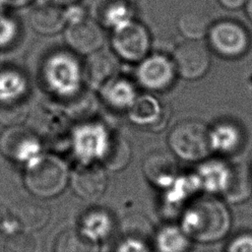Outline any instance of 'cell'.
Instances as JSON below:
<instances>
[{
	"instance_id": "obj_26",
	"label": "cell",
	"mask_w": 252,
	"mask_h": 252,
	"mask_svg": "<svg viewBox=\"0 0 252 252\" xmlns=\"http://www.w3.org/2000/svg\"><path fill=\"white\" fill-rule=\"evenodd\" d=\"M205 186L211 192L223 193L227 187L230 177V167L220 162H211L204 170Z\"/></svg>"
},
{
	"instance_id": "obj_15",
	"label": "cell",
	"mask_w": 252,
	"mask_h": 252,
	"mask_svg": "<svg viewBox=\"0 0 252 252\" xmlns=\"http://www.w3.org/2000/svg\"><path fill=\"white\" fill-rule=\"evenodd\" d=\"M14 216L24 228L35 230L43 227L49 221L51 212L46 205L27 199L16 205Z\"/></svg>"
},
{
	"instance_id": "obj_19",
	"label": "cell",
	"mask_w": 252,
	"mask_h": 252,
	"mask_svg": "<svg viewBox=\"0 0 252 252\" xmlns=\"http://www.w3.org/2000/svg\"><path fill=\"white\" fill-rule=\"evenodd\" d=\"M114 71L115 61L108 53L97 50L90 54L86 65V75L92 85H102L114 75Z\"/></svg>"
},
{
	"instance_id": "obj_9",
	"label": "cell",
	"mask_w": 252,
	"mask_h": 252,
	"mask_svg": "<svg viewBox=\"0 0 252 252\" xmlns=\"http://www.w3.org/2000/svg\"><path fill=\"white\" fill-rule=\"evenodd\" d=\"M39 149L35 134L25 127L9 126L0 135V151L12 160L28 163L38 156Z\"/></svg>"
},
{
	"instance_id": "obj_33",
	"label": "cell",
	"mask_w": 252,
	"mask_h": 252,
	"mask_svg": "<svg viewBox=\"0 0 252 252\" xmlns=\"http://www.w3.org/2000/svg\"><path fill=\"white\" fill-rule=\"evenodd\" d=\"M245 6H246L247 15H248V17L251 19V21H252V0H247Z\"/></svg>"
},
{
	"instance_id": "obj_7",
	"label": "cell",
	"mask_w": 252,
	"mask_h": 252,
	"mask_svg": "<svg viewBox=\"0 0 252 252\" xmlns=\"http://www.w3.org/2000/svg\"><path fill=\"white\" fill-rule=\"evenodd\" d=\"M44 79L52 92L62 95L72 94L80 87L81 70L71 56L59 53L46 61Z\"/></svg>"
},
{
	"instance_id": "obj_28",
	"label": "cell",
	"mask_w": 252,
	"mask_h": 252,
	"mask_svg": "<svg viewBox=\"0 0 252 252\" xmlns=\"http://www.w3.org/2000/svg\"><path fill=\"white\" fill-rule=\"evenodd\" d=\"M36 241L28 232H14L8 235L3 243V252H35Z\"/></svg>"
},
{
	"instance_id": "obj_3",
	"label": "cell",
	"mask_w": 252,
	"mask_h": 252,
	"mask_svg": "<svg viewBox=\"0 0 252 252\" xmlns=\"http://www.w3.org/2000/svg\"><path fill=\"white\" fill-rule=\"evenodd\" d=\"M167 141L171 151L187 161L202 160L212 151L210 129L199 120L178 122L170 130Z\"/></svg>"
},
{
	"instance_id": "obj_17",
	"label": "cell",
	"mask_w": 252,
	"mask_h": 252,
	"mask_svg": "<svg viewBox=\"0 0 252 252\" xmlns=\"http://www.w3.org/2000/svg\"><path fill=\"white\" fill-rule=\"evenodd\" d=\"M103 99L115 108H129L136 99L133 85L124 78L112 76L101 85Z\"/></svg>"
},
{
	"instance_id": "obj_1",
	"label": "cell",
	"mask_w": 252,
	"mask_h": 252,
	"mask_svg": "<svg viewBox=\"0 0 252 252\" xmlns=\"http://www.w3.org/2000/svg\"><path fill=\"white\" fill-rule=\"evenodd\" d=\"M231 215L225 203L214 196L198 199L185 214L184 228L188 236L200 242H216L231 228Z\"/></svg>"
},
{
	"instance_id": "obj_23",
	"label": "cell",
	"mask_w": 252,
	"mask_h": 252,
	"mask_svg": "<svg viewBox=\"0 0 252 252\" xmlns=\"http://www.w3.org/2000/svg\"><path fill=\"white\" fill-rule=\"evenodd\" d=\"M25 79L16 71L5 70L0 72V102L25 99Z\"/></svg>"
},
{
	"instance_id": "obj_27",
	"label": "cell",
	"mask_w": 252,
	"mask_h": 252,
	"mask_svg": "<svg viewBox=\"0 0 252 252\" xmlns=\"http://www.w3.org/2000/svg\"><path fill=\"white\" fill-rule=\"evenodd\" d=\"M29 112V105L25 99L0 102V123L16 126L22 123Z\"/></svg>"
},
{
	"instance_id": "obj_2",
	"label": "cell",
	"mask_w": 252,
	"mask_h": 252,
	"mask_svg": "<svg viewBox=\"0 0 252 252\" xmlns=\"http://www.w3.org/2000/svg\"><path fill=\"white\" fill-rule=\"evenodd\" d=\"M66 164L52 155L37 156L27 163L24 174L26 187L35 196L49 198L58 195L66 186Z\"/></svg>"
},
{
	"instance_id": "obj_25",
	"label": "cell",
	"mask_w": 252,
	"mask_h": 252,
	"mask_svg": "<svg viewBox=\"0 0 252 252\" xmlns=\"http://www.w3.org/2000/svg\"><path fill=\"white\" fill-rule=\"evenodd\" d=\"M97 10L109 25H117L131 19V5L127 0H100Z\"/></svg>"
},
{
	"instance_id": "obj_22",
	"label": "cell",
	"mask_w": 252,
	"mask_h": 252,
	"mask_svg": "<svg viewBox=\"0 0 252 252\" xmlns=\"http://www.w3.org/2000/svg\"><path fill=\"white\" fill-rule=\"evenodd\" d=\"M129 109L130 119L139 125H154L157 123L161 107L158 101L148 94L137 96Z\"/></svg>"
},
{
	"instance_id": "obj_20",
	"label": "cell",
	"mask_w": 252,
	"mask_h": 252,
	"mask_svg": "<svg viewBox=\"0 0 252 252\" xmlns=\"http://www.w3.org/2000/svg\"><path fill=\"white\" fill-rule=\"evenodd\" d=\"M54 252H98V249L88 234L78 229H66L58 235Z\"/></svg>"
},
{
	"instance_id": "obj_16",
	"label": "cell",
	"mask_w": 252,
	"mask_h": 252,
	"mask_svg": "<svg viewBox=\"0 0 252 252\" xmlns=\"http://www.w3.org/2000/svg\"><path fill=\"white\" fill-rule=\"evenodd\" d=\"M212 151L224 155L235 153L242 145V131L235 123L224 121L210 129Z\"/></svg>"
},
{
	"instance_id": "obj_34",
	"label": "cell",
	"mask_w": 252,
	"mask_h": 252,
	"mask_svg": "<svg viewBox=\"0 0 252 252\" xmlns=\"http://www.w3.org/2000/svg\"><path fill=\"white\" fill-rule=\"evenodd\" d=\"M50 1H52V2H54V3H57V4H59V5H63V4H69V3H71V2H74V1H76V0H50Z\"/></svg>"
},
{
	"instance_id": "obj_6",
	"label": "cell",
	"mask_w": 252,
	"mask_h": 252,
	"mask_svg": "<svg viewBox=\"0 0 252 252\" xmlns=\"http://www.w3.org/2000/svg\"><path fill=\"white\" fill-rule=\"evenodd\" d=\"M208 36L211 47L220 56L230 59L243 55L250 44L246 29L231 20H222L211 25Z\"/></svg>"
},
{
	"instance_id": "obj_30",
	"label": "cell",
	"mask_w": 252,
	"mask_h": 252,
	"mask_svg": "<svg viewBox=\"0 0 252 252\" xmlns=\"http://www.w3.org/2000/svg\"><path fill=\"white\" fill-rule=\"evenodd\" d=\"M16 31V26L11 19L0 16V47H4L13 40Z\"/></svg>"
},
{
	"instance_id": "obj_32",
	"label": "cell",
	"mask_w": 252,
	"mask_h": 252,
	"mask_svg": "<svg viewBox=\"0 0 252 252\" xmlns=\"http://www.w3.org/2000/svg\"><path fill=\"white\" fill-rule=\"evenodd\" d=\"M3 2L10 4V5H15V6H21V5H25L32 0H2Z\"/></svg>"
},
{
	"instance_id": "obj_29",
	"label": "cell",
	"mask_w": 252,
	"mask_h": 252,
	"mask_svg": "<svg viewBox=\"0 0 252 252\" xmlns=\"http://www.w3.org/2000/svg\"><path fill=\"white\" fill-rule=\"evenodd\" d=\"M224 252H252V232H240L226 244Z\"/></svg>"
},
{
	"instance_id": "obj_24",
	"label": "cell",
	"mask_w": 252,
	"mask_h": 252,
	"mask_svg": "<svg viewBox=\"0 0 252 252\" xmlns=\"http://www.w3.org/2000/svg\"><path fill=\"white\" fill-rule=\"evenodd\" d=\"M130 158L131 149L128 142L121 137H116L109 139L106 151L101 158L109 169L120 170L129 162Z\"/></svg>"
},
{
	"instance_id": "obj_14",
	"label": "cell",
	"mask_w": 252,
	"mask_h": 252,
	"mask_svg": "<svg viewBox=\"0 0 252 252\" xmlns=\"http://www.w3.org/2000/svg\"><path fill=\"white\" fill-rule=\"evenodd\" d=\"M143 170L153 184L166 186L175 177L176 164L169 155L165 153H153L145 158Z\"/></svg>"
},
{
	"instance_id": "obj_31",
	"label": "cell",
	"mask_w": 252,
	"mask_h": 252,
	"mask_svg": "<svg viewBox=\"0 0 252 252\" xmlns=\"http://www.w3.org/2000/svg\"><path fill=\"white\" fill-rule=\"evenodd\" d=\"M221 6L226 9H238L245 6L247 0H218Z\"/></svg>"
},
{
	"instance_id": "obj_18",
	"label": "cell",
	"mask_w": 252,
	"mask_h": 252,
	"mask_svg": "<svg viewBox=\"0 0 252 252\" xmlns=\"http://www.w3.org/2000/svg\"><path fill=\"white\" fill-rule=\"evenodd\" d=\"M252 193V175L245 164H236L230 168V177L224 198L231 203H239L247 199Z\"/></svg>"
},
{
	"instance_id": "obj_11",
	"label": "cell",
	"mask_w": 252,
	"mask_h": 252,
	"mask_svg": "<svg viewBox=\"0 0 252 252\" xmlns=\"http://www.w3.org/2000/svg\"><path fill=\"white\" fill-rule=\"evenodd\" d=\"M71 183L81 198L88 201L96 200L106 189V173L102 166L94 161L83 162L73 171Z\"/></svg>"
},
{
	"instance_id": "obj_13",
	"label": "cell",
	"mask_w": 252,
	"mask_h": 252,
	"mask_svg": "<svg viewBox=\"0 0 252 252\" xmlns=\"http://www.w3.org/2000/svg\"><path fill=\"white\" fill-rule=\"evenodd\" d=\"M32 28L42 34H52L67 24V15L63 7L50 0L37 2L30 12Z\"/></svg>"
},
{
	"instance_id": "obj_21",
	"label": "cell",
	"mask_w": 252,
	"mask_h": 252,
	"mask_svg": "<svg viewBox=\"0 0 252 252\" xmlns=\"http://www.w3.org/2000/svg\"><path fill=\"white\" fill-rule=\"evenodd\" d=\"M210 28V17L203 12H185L178 19V30L187 39L201 40L208 34Z\"/></svg>"
},
{
	"instance_id": "obj_10",
	"label": "cell",
	"mask_w": 252,
	"mask_h": 252,
	"mask_svg": "<svg viewBox=\"0 0 252 252\" xmlns=\"http://www.w3.org/2000/svg\"><path fill=\"white\" fill-rule=\"evenodd\" d=\"M176 73L172 59L161 54H153L140 61L137 77L144 88L164 91L172 85Z\"/></svg>"
},
{
	"instance_id": "obj_12",
	"label": "cell",
	"mask_w": 252,
	"mask_h": 252,
	"mask_svg": "<svg viewBox=\"0 0 252 252\" xmlns=\"http://www.w3.org/2000/svg\"><path fill=\"white\" fill-rule=\"evenodd\" d=\"M108 142L106 132L99 125L81 126L74 135V147L77 155L84 159L83 162L91 161L95 158H102Z\"/></svg>"
},
{
	"instance_id": "obj_4",
	"label": "cell",
	"mask_w": 252,
	"mask_h": 252,
	"mask_svg": "<svg viewBox=\"0 0 252 252\" xmlns=\"http://www.w3.org/2000/svg\"><path fill=\"white\" fill-rule=\"evenodd\" d=\"M66 15L68 25L65 39L67 44L82 54H92L99 50L103 43V32L99 25L77 8L66 11Z\"/></svg>"
},
{
	"instance_id": "obj_5",
	"label": "cell",
	"mask_w": 252,
	"mask_h": 252,
	"mask_svg": "<svg viewBox=\"0 0 252 252\" xmlns=\"http://www.w3.org/2000/svg\"><path fill=\"white\" fill-rule=\"evenodd\" d=\"M111 43L119 57L130 62H138L147 56L151 39L145 26L130 19L114 27Z\"/></svg>"
},
{
	"instance_id": "obj_8",
	"label": "cell",
	"mask_w": 252,
	"mask_h": 252,
	"mask_svg": "<svg viewBox=\"0 0 252 252\" xmlns=\"http://www.w3.org/2000/svg\"><path fill=\"white\" fill-rule=\"evenodd\" d=\"M172 61L176 72L182 78L196 80L208 72L211 54L208 47L200 40L187 39L176 46Z\"/></svg>"
}]
</instances>
